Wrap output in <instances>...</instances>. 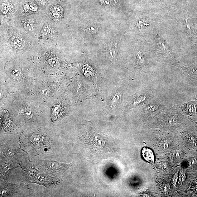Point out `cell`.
<instances>
[{
    "label": "cell",
    "mask_w": 197,
    "mask_h": 197,
    "mask_svg": "<svg viewBox=\"0 0 197 197\" xmlns=\"http://www.w3.org/2000/svg\"><path fill=\"white\" fill-rule=\"evenodd\" d=\"M182 113L179 105H175L170 108H165L160 113L156 123L162 127H176L182 121Z\"/></svg>",
    "instance_id": "obj_3"
},
{
    "label": "cell",
    "mask_w": 197,
    "mask_h": 197,
    "mask_svg": "<svg viewBox=\"0 0 197 197\" xmlns=\"http://www.w3.org/2000/svg\"><path fill=\"white\" fill-rule=\"evenodd\" d=\"M159 145L161 148L163 149L168 148L170 146V143L168 141L163 140L160 141L159 143Z\"/></svg>",
    "instance_id": "obj_20"
},
{
    "label": "cell",
    "mask_w": 197,
    "mask_h": 197,
    "mask_svg": "<svg viewBox=\"0 0 197 197\" xmlns=\"http://www.w3.org/2000/svg\"><path fill=\"white\" fill-rule=\"evenodd\" d=\"M196 100H197V95H196Z\"/></svg>",
    "instance_id": "obj_36"
},
{
    "label": "cell",
    "mask_w": 197,
    "mask_h": 197,
    "mask_svg": "<svg viewBox=\"0 0 197 197\" xmlns=\"http://www.w3.org/2000/svg\"><path fill=\"white\" fill-rule=\"evenodd\" d=\"M194 191L195 193L197 194V185H196L194 188Z\"/></svg>",
    "instance_id": "obj_34"
},
{
    "label": "cell",
    "mask_w": 197,
    "mask_h": 197,
    "mask_svg": "<svg viewBox=\"0 0 197 197\" xmlns=\"http://www.w3.org/2000/svg\"><path fill=\"white\" fill-rule=\"evenodd\" d=\"M14 44L20 48L22 46V43L20 38H16L14 41Z\"/></svg>",
    "instance_id": "obj_25"
},
{
    "label": "cell",
    "mask_w": 197,
    "mask_h": 197,
    "mask_svg": "<svg viewBox=\"0 0 197 197\" xmlns=\"http://www.w3.org/2000/svg\"><path fill=\"white\" fill-rule=\"evenodd\" d=\"M142 155L143 158L146 161L152 163L155 161V156L152 151L148 148L145 147L142 150Z\"/></svg>",
    "instance_id": "obj_15"
},
{
    "label": "cell",
    "mask_w": 197,
    "mask_h": 197,
    "mask_svg": "<svg viewBox=\"0 0 197 197\" xmlns=\"http://www.w3.org/2000/svg\"><path fill=\"white\" fill-rule=\"evenodd\" d=\"M49 63H50V65L53 67H57L59 65L58 61L56 59H51Z\"/></svg>",
    "instance_id": "obj_24"
},
{
    "label": "cell",
    "mask_w": 197,
    "mask_h": 197,
    "mask_svg": "<svg viewBox=\"0 0 197 197\" xmlns=\"http://www.w3.org/2000/svg\"><path fill=\"white\" fill-rule=\"evenodd\" d=\"M196 160L195 158H192L190 160V164L191 166L194 165L196 164Z\"/></svg>",
    "instance_id": "obj_31"
},
{
    "label": "cell",
    "mask_w": 197,
    "mask_h": 197,
    "mask_svg": "<svg viewBox=\"0 0 197 197\" xmlns=\"http://www.w3.org/2000/svg\"><path fill=\"white\" fill-rule=\"evenodd\" d=\"M21 138L22 147L30 153L46 152L50 150V138L39 132H29Z\"/></svg>",
    "instance_id": "obj_1"
},
{
    "label": "cell",
    "mask_w": 197,
    "mask_h": 197,
    "mask_svg": "<svg viewBox=\"0 0 197 197\" xmlns=\"http://www.w3.org/2000/svg\"><path fill=\"white\" fill-rule=\"evenodd\" d=\"M180 108L182 113L190 115L197 113V101H190L180 106Z\"/></svg>",
    "instance_id": "obj_13"
},
{
    "label": "cell",
    "mask_w": 197,
    "mask_h": 197,
    "mask_svg": "<svg viewBox=\"0 0 197 197\" xmlns=\"http://www.w3.org/2000/svg\"><path fill=\"white\" fill-rule=\"evenodd\" d=\"M29 8L30 10L31 11H35L37 10V8L36 7V6H34L33 5H31L29 6Z\"/></svg>",
    "instance_id": "obj_30"
},
{
    "label": "cell",
    "mask_w": 197,
    "mask_h": 197,
    "mask_svg": "<svg viewBox=\"0 0 197 197\" xmlns=\"http://www.w3.org/2000/svg\"><path fill=\"white\" fill-rule=\"evenodd\" d=\"M123 98V93L121 91H117L111 96L108 102L109 108L113 110L118 108L122 103Z\"/></svg>",
    "instance_id": "obj_14"
},
{
    "label": "cell",
    "mask_w": 197,
    "mask_h": 197,
    "mask_svg": "<svg viewBox=\"0 0 197 197\" xmlns=\"http://www.w3.org/2000/svg\"><path fill=\"white\" fill-rule=\"evenodd\" d=\"M2 12L4 14H6L8 12V6L6 4H3L2 6Z\"/></svg>",
    "instance_id": "obj_27"
},
{
    "label": "cell",
    "mask_w": 197,
    "mask_h": 197,
    "mask_svg": "<svg viewBox=\"0 0 197 197\" xmlns=\"http://www.w3.org/2000/svg\"><path fill=\"white\" fill-rule=\"evenodd\" d=\"M24 189H30L25 183H10L1 180V197L11 196Z\"/></svg>",
    "instance_id": "obj_8"
},
{
    "label": "cell",
    "mask_w": 197,
    "mask_h": 197,
    "mask_svg": "<svg viewBox=\"0 0 197 197\" xmlns=\"http://www.w3.org/2000/svg\"><path fill=\"white\" fill-rule=\"evenodd\" d=\"M44 32L47 34H50L51 33V29L49 28L48 26H46L43 29Z\"/></svg>",
    "instance_id": "obj_29"
},
{
    "label": "cell",
    "mask_w": 197,
    "mask_h": 197,
    "mask_svg": "<svg viewBox=\"0 0 197 197\" xmlns=\"http://www.w3.org/2000/svg\"><path fill=\"white\" fill-rule=\"evenodd\" d=\"M18 161L5 157L1 158V177L4 180H7L10 173L14 169L20 167Z\"/></svg>",
    "instance_id": "obj_9"
},
{
    "label": "cell",
    "mask_w": 197,
    "mask_h": 197,
    "mask_svg": "<svg viewBox=\"0 0 197 197\" xmlns=\"http://www.w3.org/2000/svg\"><path fill=\"white\" fill-rule=\"evenodd\" d=\"M23 170L25 177L32 183L42 185L49 188H52L61 182V180L57 178L50 176L41 172L33 166L27 165L23 166Z\"/></svg>",
    "instance_id": "obj_2"
},
{
    "label": "cell",
    "mask_w": 197,
    "mask_h": 197,
    "mask_svg": "<svg viewBox=\"0 0 197 197\" xmlns=\"http://www.w3.org/2000/svg\"><path fill=\"white\" fill-rule=\"evenodd\" d=\"M90 132V131H89ZM85 133L83 142L89 146V148L92 150L98 152H107L110 151V144L108 142V140L104 137L100 135L96 132H90Z\"/></svg>",
    "instance_id": "obj_4"
},
{
    "label": "cell",
    "mask_w": 197,
    "mask_h": 197,
    "mask_svg": "<svg viewBox=\"0 0 197 197\" xmlns=\"http://www.w3.org/2000/svg\"><path fill=\"white\" fill-rule=\"evenodd\" d=\"M109 49L108 52V56L110 59L115 60L116 59L117 55L116 48L115 47H111Z\"/></svg>",
    "instance_id": "obj_16"
},
{
    "label": "cell",
    "mask_w": 197,
    "mask_h": 197,
    "mask_svg": "<svg viewBox=\"0 0 197 197\" xmlns=\"http://www.w3.org/2000/svg\"><path fill=\"white\" fill-rule=\"evenodd\" d=\"M172 156L175 158H180L181 156V152L179 151H175L173 152Z\"/></svg>",
    "instance_id": "obj_26"
},
{
    "label": "cell",
    "mask_w": 197,
    "mask_h": 197,
    "mask_svg": "<svg viewBox=\"0 0 197 197\" xmlns=\"http://www.w3.org/2000/svg\"><path fill=\"white\" fill-rule=\"evenodd\" d=\"M186 179V175L185 172L181 171L180 172L179 176V184H181Z\"/></svg>",
    "instance_id": "obj_23"
},
{
    "label": "cell",
    "mask_w": 197,
    "mask_h": 197,
    "mask_svg": "<svg viewBox=\"0 0 197 197\" xmlns=\"http://www.w3.org/2000/svg\"><path fill=\"white\" fill-rule=\"evenodd\" d=\"M196 125H197V123H196Z\"/></svg>",
    "instance_id": "obj_37"
},
{
    "label": "cell",
    "mask_w": 197,
    "mask_h": 197,
    "mask_svg": "<svg viewBox=\"0 0 197 197\" xmlns=\"http://www.w3.org/2000/svg\"><path fill=\"white\" fill-rule=\"evenodd\" d=\"M170 185L168 183H164L161 186L160 189L163 193H167L170 190Z\"/></svg>",
    "instance_id": "obj_21"
},
{
    "label": "cell",
    "mask_w": 197,
    "mask_h": 197,
    "mask_svg": "<svg viewBox=\"0 0 197 197\" xmlns=\"http://www.w3.org/2000/svg\"><path fill=\"white\" fill-rule=\"evenodd\" d=\"M166 108L164 103L155 97L145 105L140 108L139 113L143 118L147 119L159 114Z\"/></svg>",
    "instance_id": "obj_6"
},
{
    "label": "cell",
    "mask_w": 197,
    "mask_h": 197,
    "mask_svg": "<svg viewBox=\"0 0 197 197\" xmlns=\"http://www.w3.org/2000/svg\"><path fill=\"white\" fill-rule=\"evenodd\" d=\"M1 147L4 157L18 161L17 158V151L16 147L14 146V145L11 143V141L5 144L1 145Z\"/></svg>",
    "instance_id": "obj_11"
},
{
    "label": "cell",
    "mask_w": 197,
    "mask_h": 197,
    "mask_svg": "<svg viewBox=\"0 0 197 197\" xmlns=\"http://www.w3.org/2000/svg\"><path fill=\"white\" fill-rule=\"evenodd\" d=\"M39 1H41V2H42V3H43L44 1H45V0H39Z\"/></svg>",
    "instance_id": "obj_35"
},
{
    "label": "cell",
    "mask_w": 197,
    "mask_h": 197,
    "mask_svg": "<svg viewBox=\"0 0 197 197\" xmlns=\"http://www.w3.org/2000/svg\"><path fill=\"white\" fill-rule=\"evenodd\" d=\"M178 173L179 171H178L177 172L175 173L172 178V185L174 187H175L177 185V183L178 180Z\"/></svg>",
    "instance_id": "obj_22"
},
{
    "label": "cell",
    "mask_w": 197,
    "mask_h": 197,
    "mask_svg": "<svg viewBox=\"0 0 197 197\" xmlns=\"http://www.w3.org/2000/svg\"><path fill=\"white\" fill-rule=\"evenodd\" d=\"M183 134L185 135L186 138L188 142L192 145H195L196 143V139L195 138L192 134L186 132H184Z\"/></svg>",
    "instance_id": "obj_17"
},
{
    "label": "cell",
    "mask_w": 197,
    "mask_h": 197,
    "mask_svg": "<svg viewBox=\"0 0 197 197\" xmlns=\"http://www.w3.org/2000/svg\"><path fill=\"white\" fill-rule=\"evenodd\" d=\"M166 164L165 163H161L159 164V166H158V167L160 168L161 169H164L166 168Z\"/></svg>",
    "instance_id": "obj_33"
},
{
    "label": "cell",
    "mask_w": 197,
    "mask_h": 197,
    "mask_svg": "<svg viewBox=\"0 0 197 197\" xmlns=\"http://www.w3.org/2000/svg\"><path fill=\"white\" fill-rule=\"evenodd\" d=\"M33 113L34 111L31 108H28L25 111L23 115L25 118L31 119L33 116Z\"/></svg>",
    "instance_id": "obj_19"
},
{
    "label": "cell",
    "mask_w": 197,
    "mask_h": 197,
    "mask_svg": "<svg viewBox=\"0 0 197 197\" xmlns=\"http://www.w3.org/2000/svg\"><path fill=\"white\" fill-rule=\"evenodd\" d=\"M156 97L152 91L143 89L128 97L126 107L128 109L140 108Z\"/></svg>",
    "instance_id": "obj_5"
},
{
    "label": "cell",
    "mask_w": 197,
    "mask_h": 197,
    "mask_svg": "<svg viewBox=\"0 0 197 197\" xmlns=\"http://www.w3.org/2000/svg\"><path fill=\"white\" fill-rule=\"evenodd\" d=\"M38 164L40 167L48 172L59 174H63L72 166V163L67 164L49 159L40 160Z\"/></svg>",
    "instance_id": "obj_7"
},
{
    "label": "cell",
    "mask_w": 197,
    "mask_h": 197,
    "mask_svg": "<svg viewBox=\"0 0 197 197\" xmlns=\"http://www.w3.org/2000/svg\"><path fill=\"white\" fill-rule=\"evenodd\" d=\"M12 74L16 77L20 76V72L18 70L15 69L12 71Z\"/></svg>",
    "instance_id": "obj_28"
},
{
    "label": "cell",
    "mask_w": 197,
    "mask_h": 197,
    "mask_svg": "<svg viewBox=\"0 0 197 197\" xmlns=\"http://www.w3.org/2000/svg\"><path fill=\"white\" fill-rule=\"evenodd\" d=\"M62 12V8L59 6H55L53 8V14L55 17H59Z\"/></svg>",
    "instance_id": "obj_18"
},
{
    "label": "cell",
    "mask_w": 197,
    "mask_h": 197,
    "mask_svg": "<svg viewBox=\"0 0 197 197\" xmlns=\"http://www.w3.org/2000/svg\"><path fill=\"white\" fill-rule=\"evenodd\" d=\"M183 73L192 82H197V63L190 67H181Z\"/></svg>",
    "instance_id": "obj_12"
},
{
    "label": "cell",
    "mask_w": 197,
    "mask_h": 197,
    "mask_svg": "<svg viewBox=\"0 0 197 197\" xmlns=\"http://www.w3.org/2000/svg\"><path fill=\"white\" fill-rule=\"evenodd\" d=\"M185 23L188 37L193 44L197 45V33L189 16H185Z\"/></svg>",
    "instance_id": "obj_10"
},
{
    "label": "cell",
    "mask_w": 197,
    "mask_h": 197,
    "mask_svg": "<svg viewBox=\"0 0 197 197\" xmlns=\"http://www.w3.org/2000/svg\"><path fill=\"white\" fill-rule=\"evenodd\" d=\"M25 27L26 28L28 29H31L32 27V26L31 24L29 22H26L24 24Z\"/></svg>",
    "instance_id": "obj_32"
}]
</instances>
